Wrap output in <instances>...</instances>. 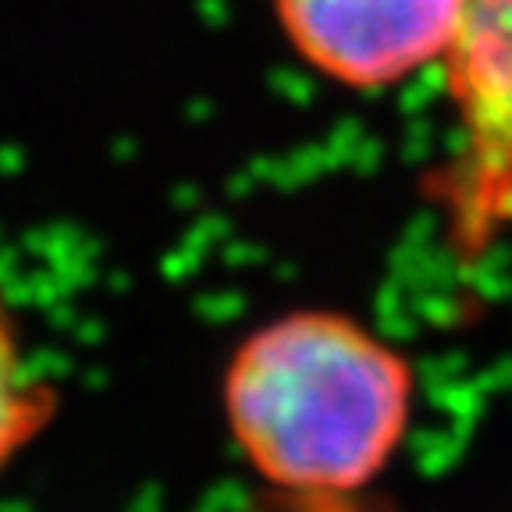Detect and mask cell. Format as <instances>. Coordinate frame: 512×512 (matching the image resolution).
<instances>
[{"instance_id":"obj_1","label":"cell","mask_w":512,"mask_h":512,"mask_svg":"<svg viewBox=\"0 0 512 512\" xmlns=\"http://www.w3.org/2000/svg\"><path fill=\"white\" fill-rule=\"evenodd\" d=\"M406 352L338 310H292L239 342L224 370L235 448L303 509H342L381 480L413 424Z\"/></svg>"},{"instance_id":"obj_4","label":"cell","mask_w":512,"mask_h":512,"mask_svg":"<svg viewBox=\"0 0 512 512\" xmlns=\"http://www.w3.org/2000/svg\"><path fill=\"white\" fill-rule=\"evenodd\" d=\"M61 392L32 367L18 313L0 285V477L54 424Z\"/></svg>"},{"instance_id":"obj_3","label":"cell","mask_w":512,"mask_h":512,"mask_svg":"<svg viewBox=\"0 0 512 512\" xmlns=\"http://www.w3.org/2000/svg\"><path fill=\"white\" fill-rule=\"evenodd\" d=\"M271 8L288 47L320 79L381 93L445 61L466 0H271Z\"/></svg>"},{"instance_id":"obj_2","label":"cell","mask_w":512,"mask_h":512,"mask_svg":"<svg viewBox=\"0 0 512 512\" xmlns=\"http://www.w3.org/2000/svg\"><path fill=\"white\" fill-rule=\"evenodd\" d=\"M456 146L427 178V200L459 260L512 242V0H466L445 54Z\"/></svg>"}]
</instances>
